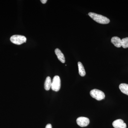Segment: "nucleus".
<instances>
[{"label": "nucleus", "instance_id": "0eeeda50", "mask_svg": "<svg viewBox=\"0 0 128 128\" xmlns=\"http://www.w3.org/2000/svg\"><path fill=\"white\" fill-rule=\"evenodd\" d=\"M111 42L114 46L118 48L122 46L121 40L118 37L114 36L112 37L111 39Z\"/></svg>", "mask_w": 128, "mask_h": 128}, {"label": "nucleus", "instance_id": "f257e3e1", "mask_svg": "<svg viewBox=\"0 0 128 128\" xmlns=\"http://www.w3.org/2000/svg\"><path fill=\"white\" fill-rule=\"evenodd\" d=\"M88 15L93 20L96 22L101 24H108L110 22L109 18L102 15L96 14L94 12H90L88 13Z\"/></svg>", "mask_w": 128, "mask_h": 128}, {"label": "nucleus", "instance_id": "9d476101", "mask_svg": "<svg viewBox=\"0 0 128 128\" xmlns=\"http://www.w3.org/2000/svg\"><path fill=\"white\" fill-rule=\"evenodd\" d=\"M119 89L124 94L128 96V84L125 83H122L119 86Z\"/></svg>", "mask_w": 128, "mask_h": 128}, {"label": "nucleus", "instance_id": "f8f14e48", "mask_svg": "<svg viewBox=\"0 0 128 128\" xmlns=\"http://www.w3.org/2000/svg\"><path fill=\"white\" fill-rule=\"evenodd\" d=\"M122 46L124 48H128V38H125L121 40Z\"/></svg>", "mask_w": 128, "mask_h": 128}, {"label": "nucleus", "instance_id": "1a4fd4ad", "mask_svg": "<svg viewBox=\"0 0 128 128\" xmlns=\"http://www.w3.org/2000/svg\"><path fill=\"white\" fill-rule=\"evenodd\" d=\"M51 84H52V81H51V78L50 76H48L46 78L44 82V89L46 90H49L51 87Z\"/></svg>", "mask_w": 128, "mask_h": 128}, {"label": "nucleus", "instance_id": "7ed1b4c3", "mask_svg": "<svg viewBox=\"0 0 128 128\" xmlns=\"http://www.w3.org/2000/svg\"><path fill=\"white\" fill-rule=\"evenodd\" d=\"M10 40L12 43L17 45H20L26 42V38L22 35H14L11 37Z\"/></svg>", "mask_w": 128, "mask_h": 128}, {"label": "nucleus", "instance_id": "ddd939ff", "mask_svg": "<svg viewBox=\"0 0 128 128\" xmlns=\"http://www.w3.org/2000/svg\"><path fill=\"white\" fill-rule=\"evenodd\" d=\"M45 128H52V126L50 124H48L46 126Z\"/></svg>", "mask_w": 128, "mask_h": 128}, {"label": "nucleus", "instance_id": "4468645a", "mask_svg": "<svg viewBox=\"0 0 128 128\" xmlns=\"http://www.w3.org/2000/svg\"><path fill=\"white\" fill-rule=\"evenodd\" d=\"M41 2L43 4H44L46 3L48 1L47 0H41Z\"/></svg>", "mask_w": 128, "mask_h": 128}, {"label": "nucleus", "instance_id": "6e6552de", "mask_svg": "<svg viewBox=\"0 0 128 128\" xmlns=\"http://www.w3.org/2000/svg\"><path fill=\"white\" fill-rule=\"evenodd\" d=\"M55 53L58 59L62 63H64L65 62V59L64 54L62 53L61 50L58 48L56 49Z\"/></svg>", "mask_w": 128, "mask_h": 128}, {"label": "nucleus", "instance_id": "f03ea898", "mask_svg": "<svg viewBox=\"0 0 128 128\" xmlns=\"http://www.w3.org/2000/svg\"><path fill=\"white\" fill-rule=\"evenodd\" d=\"M90 93L92 97L95 98L97 100H101L104 99L105 98V95L104 92L98 89H93L91 90Z\"/></svg>", "mask_w": 128, "mask_h": 128}, {"label": "nucleus", "instance_id": "9b49d317", "mask_svg": "<svg viewBox=\"0 0 128 128\" xmlns=\"http://www.w3.org/2000/svg\"><path fill=\"white\" fill-rule=\"evenodd\" d=\"M78 68H79V74L81 76H84L86 74L84 68L81 62H79L78 63Z\"/></svg>", "mask_w": 128, "mask_h": 128}, {"label": "nucleus", "instance_id": "423d86ee", "mask_svg": "<svg viewBox=\"0 0 128 128\" xmlns=\"http://www.w3.org/2000/svg\"><path fill=\"white\" fill-rule=\"evenodd\" d=\"M113 126L114 128H126V124L122 119H118L113 122Z\"/></svg>", "mask_w": 128, "mask_h": 128}, {"label": "nucleus", "instance_id": "20e7f679", "mask_svg": "<svg viewBox=\"0 0 128 128\" xmlns=\"http://www.w3.org/2000/svg\"><path fill=\"white\" fill-rule=\"evenodd\" d=\"M60 76H56L53 78L52 82L51 88L55 92H58L60 88Z\"/></svg>", "mask_w": 128, "mask_h": 128}, {"label": "nucleus", "instance_id": "39448f33", "mask_svg": "<svg viewBox=\"0 0 128 128\" xmlns=\"http://www.w3.org/2000/svg\"><path fill=\"white\" fill-rule=\"evenodd\" d=\"M90 121L88 118L84 117H80L76 119V123L79 126L81 127L87 126L89 124Z\"/></svg>", "mask_w": 128, "mask_h": 128}]
</instances>
